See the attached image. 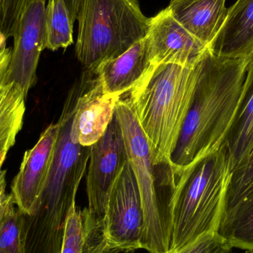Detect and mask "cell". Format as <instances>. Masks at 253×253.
<instances>
[{"label":"cell","instance_id":"cell-1","mask_svg":"<svg viewBox=\"0 0 253 253\" xmlns=\"http://www.w3.org/2000/svg\"><path fill=\"white\" fill-rule=\"evenodd\" d=\"M253 58L223 57L208 47L201 59L191 105L171 157V178L222 147Z\"/></svg>","mask_w":253,"mask_h":253},{"label":"cell","instance_id":"cell-2","mask_svg":"<svg viewBox=\"0 0 253 253\" xmlns=\"http://www.w3.org/2000/svg\"><path fill=\"white\" fill-rule=\"evenodd\" d=\"M90 71L83 73L67 96L50 170L37 208L25 215V253H61L65 225L90 159V147L79 142L74 119Z\"/></svg>","mask_w":253,"mask_h":253},{"label":"cell","instance_id":"cell-3","mask_svg":"<svg viewBox=\"0 0 253 253\" xmlns=\"http://www.w3.org/2000/svg\"><path fill=\"white\" fill-rule=\"evenodd\" d=\"M201 60V59H200ZM200 74L175 64L153 66L127 99L147 138L153 166H172L175 150Z\"/></svg>","mask_w":253,"mask_h":253},{"label":"cell","instance_id":"cell-4","mask_svg":"<svg viewBox=\"0 0 253 253\" xmlns=\"http://www.w3.org/2000/svg\"><path fill=\"white\" fill-rule=\"evenodd\" d=\"M231 169L224 147L204 156L178 175L172 185L170 251L204 235L217 233L225 213Z\"/></svg>","mask_w":253,"mask_h":253},{"label":"cell","instance_id":"cell-5","mask_svg":"<svg viewBox=\"0 0 253 253\" xmlns=\"http://www.w3.org/2000/svg\"><path fill=\"white\" fill-rule=\"evenodd\" d=\"M150 19L138 0H83L76 55L90 71L123 54L147 37Z\"/></svg>","mask_w":253,"mask_h":253},{"label":"cell","instance_id":"cell-6","mask_svg":"<svg viewBox=\"0 0 253 253\" xmlns=\"http://www.w3.org/2000/svg\"><path fill=\"white\" fill-rule=\"evenodd\" d=\"M115 114L141 195L144 218L142 249L149 253L167 252L172 231V198L155 176L147 138L127 101L120 99L117 102Z\"/></svg>","mask_w":253,"mask_h":253},{"label":"cell","instance_id":"cell-7","mask_svg":"<svg viewBox=\"0 0 253 253\" xmlns=\"http://www.w3.org/2000/svg\"><path fill=\"white\" fill-rule=\"evenodd\" d=\"M83 253H128L142 249L144 211L129 160L111 190L105 215L93 219L82 211Z\"/></svg>","mask_w":253,"mask_h":253},{"label":"cell","instance_id":"cell-8","mask_svg":"<svg viewBox=\"0 0 253 253\" xmlns=\"http://www.w3.org/2000/svg\"><path fill=\"white\" fill-rule=\"evenodd\" d=\"M128 161L123 129L116 114L103 136L90 146L87 175L88 208L83 212L93 219L105 215L113 187Z\"/></svg>","mask_w":253,"mask_h":253},{"label":"cell","instance_id":"cell-9","mask_svg":"<svg viewBox=\"0 0 253 253\" xmlns=\"http://www.w3.org/2000/svg\"><path fill=\"white\" fill-rule=\"evenodd\" d=\"M46 0H30L13 34V47L4 84L16 83L25 97L37 82V70L45 47Z\"/></svg>","mask_w":253,"mask_h":253},{"label":"cell","instance_id":"cell-10","mask_svg":"<svg viewBox=\"0 0 253 253\" xmlns=\"http://www.w3.org/2000/svg\"><path fill=\"white\" fill-rule=\"evenodd\" d=\"M147 38L153 66L175 64L193 67L208 49L172 16L168 8L150 18Z\"/></svg>","mask_w":253,"mask_h":253},{"label":"cell","instance_id":"cell-11","mask_svg":"<svg viewBox=\"0 0 253 253\" xmlns=\"http://www.w3.org/2000/svg\"><path fill=\"white\" fill-rule=\"evenodd\" d=\"M59 132L58 123L50 125L37 144L24 154L17 175L13 178L11 194L18 210L31 215L44 190Z\"/></svg>","mask_w":253,"mask_h":253},{"label":"cell","instance_id":"cell-12","mask_svg":"<svg viewBox=\"0 0 253 253\" xmlns=\"http://www.w3.org/2000/svg\"><path fill=\"white\" fill-rule=\"evenodd\" d=\"M120 99L121 96L104 93L96 74L90 71L74 119L81 145L90 147L103 136Z\"/></svg>","mask_w":253,"mask_h":253},{"label":"cell","instance_id":"cell-13","mask_svg":"<svg viewBox=\"0 0 253 253\" xmlns=\"http://www.w3.org/2000/svg\"><path fill=\"white\" fill-rule=\"evenodd\" d=\"M153 66L146 37L120 56L99 64L93 72L104 93L122 96L138 85Z\"/></svg>","mask_w":253,"mask_h":253},{"label":"cell","instance_id":"cell-14","mask_svg":"<svg viewBox=\"0 0 253 253\" xmlns=\"http://www.w3.org/2000/svg\"><path fill=\"white\" fill-rule=\"evenodd\" d=\"M208 48L223 57H253V0H237L227 8L222 25Z\"/></svg>","mask_w":253,"mask_h":253},{"label":"cell","instance_id":"cell-15","mask_svg":"<svg viewBox=\"0 0 253 253\" xmlns=\"http://www.w3.org/2000/svg\"><path fill=\"white\" fill-rule=\"evenodd\" d=\"M227 0H171L172 16L206 47L219 31L227 14Z\"/></svg>","mask_w":253,"mask_h":253},{"label":"cell","instance_id":"cell-16","mask_svg":"<svg viewBox=\"0 0 253 253\" xmlns=\"http://www.w3.org/2000/svg\"><path fill=\"white\" fill-rule=\"evenodd\" d=\"M231 172L243 165L253 148V58L234 120L224 138Z\"/></svg>","mask_w":253,"mask_h":253},{"label":"cell","instance_id":"cell-17","mask_svg":"<svg viewBox=\"0 0 253 253\" xmlns=\"http://www.w3.org/2000/svg\"><path fill=\"white\" fill-rule=\"evenodd\" d=\"M25 99L16 83H0V153L10 150L16 142L23 126Z\"/></svg>","mask_w":253,"mask_h":253},{"label":"cell","instance_id":"cell-18","mask_svg":"<svg viewBox=\"0 0 253 253\" xmlns=\"http://www.w3.org/2000/svg\"><path fill=\"white\" fill-rule=\"evenodd\" d=\"M217 233L230 248L253 251V190L224 215Z\"/></svg>","mask_w":253,"mask_h":253},{"label":"cell","instance_id":"cell-19","mask_svg":"<svg viewBox=\"0 0 253 253\" xmlns=\"http://www.w3.org/2000/svg\"><path fill=\"white\" fill-rule=\"evenodd\" d=\"M74 24L63 0H48L45 8V47L67 48L74 42Z\"/></svg>","mask_w":253,"mask_h":253},{"label":"cell","instance_id":"cell-20","mask_svg":"<svg viewBox=\"0 0 253 253\" xmlns=\"http://www.w3.org/2000/svg\"><path fill=\"white\" fill-rule=\"evenodd\" d=\"M15 205L0 219V253H25V214Z\"/></svg>","mask_w":253,"mask_h":253},{"label":"cell","instance_id":"cell-21","mask_svg":"<svg viewBox=\"0 0 253 253\" xmlns=\"http://www.w3.org/2000/svg\"><path fill=\"white\" fill-rule=\"evenodd\" d=\"M253 190V148L242 166L231 172L226 199L225 215ZM224 218V217H223Z\"/></svg>","mask_w":253,"mask_h":253},{"label":"cell","instance_id":"cell-22","mask_svg":"<svg viewBox=\"0 0 253 253\" xmlns=\"http://www.w3.org/2000/svg\"><path fill=\"white\" fill-rule=\"evenodd\" d=\"M84 245L82 211L74 206L67 219L61 253H83Z\"/></svg>","mask_w":253,"mask_h":253},{"label":"cell","instance_id":"cell-23","mask_svg":"<svg viewBox=\"0 0 253 253\" xmlns=\"http://www.w3.org/2000/svg\"><path fill=\"white\" fill-rule=\"evenodd\" d=\"M30 0H0V29L4 40L13 37Z\"/></svg>","mask_w":253,"mask_h":253},{"label":"cell","instance_id":"cell-24","mask_svg":"<svg viewBox=\"0 0 253 253\" xmlns=\"http://www.w3.org/2000/svg\"><path fill=\"white\" fill-rule=\"evenodd\" d=\"M233 248L218 233L204 235L177 251L160 253H226Z\"/></svg>","mask_w":253,"mask_h":253},{"label":"cell","instance_id":"cell-25","mask_svg":"<svg viewBox=\"0 0 253 253\" xmlns=\"http://www.w3.org/2000/svg\"><path fill=\"white\" fill-rule=\"evenodd\" d=\"M6 189V170H0V210L4 209L10 202L14 201L11 193L7 195Z\"/></svg>","mask_w":253,"mask_h":253},{"label":"cell","instance_id":"cell-26","mask_svg":"<svg viewBox=\"0 0 253 253\" xmlns=\"http://www.w3.org/2000/svg\"><path fill=\"white\" fill-rule=\"evenodd\" d=\"M12 48L5 47L0 52V83H3L10 63Z\"/></svg>","mask_w":253,"mask_h":253},{"label":"cell","instance_id":"cell-27","mask_svg":"<svg viewBox=\"0 0 253 253\" xmlns=\"http://www.w3.org/2000/svg\"><path fill=\"white\" fill-rule=\"evenodd\" d=\"M63 1L68 9L71 22L74 25L78 19L83 0H63Z\"/></svg>","mask_w":253,"mask_h":253},{"label":"cell","instance_id":"cell-28","mask_svg":"<svg viewBox=\"0 0 253 253\" xmlns=\"http://www.w3.org/2000/svg\"><path fill=\"white\" fill-rule=\"evenodd\" d=\"M8 151L9 150H4V151L1 152V153H0V170H1V166H2L4 160H5L6 156H7Z\"/></svg>","mask_w":253,"mask_h":253},{"label":"cell","instance_id":"cell-29","mask_svg":"<svg viewBox=\"0 0 253 253\" xmlns=\"http://www.w3.org/2000/svg\"><path fill=\"white\" fill-rule=\"evenodd\" d=\"M16 205L15 204L14 201H13V202H10V204H9L8 205H7L6 208H4V209L0 210V219H1L2 218V217L4 216V214L6 213V212H7V210L9 209V208H10V207L12 206V205Z\"/></svg>","mask_w":253,"mask_h":253},{"label":"cell","instance_id":"cell-30","mask_svg":"<svg viewBox=\"0 0 253 253\" xmlns=\"http://www.w3.org/2000/svg\"><path fill=\"white\" fill-rule=\"evenodd\" d=\"M6 44H7V41H6L4 37H3L2 34H1V29H0V52L1 51L3 48L7 47Z\"/></svg>","mask_w":253,"mask_h":253},{"label":"cell","instance_id":"cell-31","mask_svg":"<svg viewBox=\"0 0 253 253\" xmlns=\"http://www.w3.org/2000/svg\"><path fill=\"white\" fill-rule=\"evenodd\" d=\"M226 253H236L233 252V249H232V250H230V251H229L228 252H227Z\"/></svg>","mask_w":253,"mask_h":253},{"label":"cell","instance_id":"cell-32","mask_svg":"<svg viewBox=\"0 0 253 253\" xmlns=\"http://www.w3.org/2000/svg\"><path fill=\"white\" fill-rule=\"evenodd\" d=\"M246 253H253V251H246Z\"/></svg>","mask_w":253,"mask_h":253}]
</instances>
